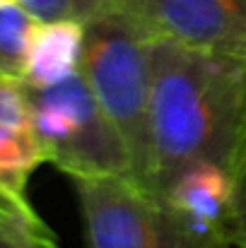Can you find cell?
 I'll use <instances>...</instances> for the list:
<instances>
[{
  "mask_svg": "<svg viewBox=\"0 0 246 248\" xmlns=\"http://www.w3.org/2000/svg\"><path fill=\"white\" fill-rule=\"evenodd\" d=\"M244 142L246 58L152 36L148 190L164 198L181 171L203 162L234 171Z\"/></svg>",
  "mask_w": 246,
  "mask_h": 248,
  "instance_id": "obj_1",
  "label": "cell"
},
{
  "mask_svg": "<svg viewBox=\"0 0 246 248\" xmlns=\"http://www.w3.org/2000/svg\"><path fill=\"white\" fill-rule=\"evenodd\" d=\"M150 41L143 22L118 5L84 22L80 68L128 147L133 181L145 190L150 178Z\"/></svg>",
  "mask_w": 246,
  "mask_h": 248,
  "instance_id": "obj_2",
  "label": "cell"
},
{
  "mask_svg": "<svg viewBox=\"0 0 246 248\" xmlns=\"http://www.w3.org/2000/svg\"><path fill=\"white\" fill-rule=\"evenodd\" d=\"M73 188L87 248H237L230 236L196 232L128 176H80Z\"/></svg>",
  "mask_w": 246,
  "mask_h": 248,
  "instance_id": "obj_3",
  "label": "cell"
},
{
  "mask_svg": "<svg viewBox=\"0 0 246 248\" xmlns=\"http://www.w3.org/2000/svg\"><path fill=\"white\" fill-rule=\"evenodd\" d=\"M29 99L34 130L56 169L70 178H133L128 147L101 111L82 70L53 87L29 89Z\"/></svg>",
  "mask_w": 246,
  "mask_h": 248,
  "instance_id": "obj_4",
  "label": "cell"
},
{
  "mask_svg": "<svg viewBox=\"0 0 246 248\" xmlns=\"http://www.w3.org/2000/svg\"><path fill=\"white\" fill-rule=\"evenodd\" d=\"M150 36L246 58V0H123Z\"/></svg>",
  "mask_w": 246,
  "mask_h": 248,
  "instance_id": "obj_5",
  "label": "cell"
},
{
  "mask_svg": "<svg viewBox=\"0 0 246 248\" xmlns=\"http://www.w3.org/2000/svg\"><path fill=\"white\" fill-rule=\"evenodd\" d=\"M232 171L213 162H203L181 171L162 200L196 232L232 239Z\"/></svg>",
  "mask_w": 246,
  "mask_h": 248,
  "instance_id": "obj_6",
  "label": "cell"
},
{
  "mask_svg": "<svg viewBox=\"0 0 246 248\" xmlns=\"http://www.w3.org/2000/svg\"><path fill=\"white\" fill-rule=\"evenodd\" d=\"M84 53V24L78 19H51L36 24L29 44L22 82L46 89L80 73Z\"/></svg>",
  "mask_w": 246,
  "mask_h": 248,
  "instance_id": "obj_7",
  "label": "cell"
},
{
  "mask_svg": "<svg viewBox=\"0 0 246 248\" xmlns=\"http://www.w3.org/2000/svg\"><path fill=\"white\" fill-rule=\"evenodd\" d=\"M49 162L46 150L32 123L0 121V183L27 193V183L39 166Z\"/></svg>",
  "mask_w": 246,
  "mask_h": 248,
  "instance_id": "obj_8",
  "label": "cell"
},
{
  "mask_svg": "<svg viewBox=\"0 0 246 248\" xmlns=\"http://www.w3.org/2000/svg\"><path fill=\"white\" fill-rule=\"evenodd\" d=\"M39 19L19 2L0 5V78L22 80Z\"/></svg>",
  "mask_w": 246,
  "mask_h": 248,
  "instance_id": "obj_9",
  "label": "cell"
},
{
  "mask_svg": "<svg viewBox=\"0 0 246 248\" xmlns=\"http://www.w3.org/2000/svg\"><path fill=\"white\" fill-rule=\"evenodd\" d=\"M19 5L41 22L78 19L84 24L92 17L123 5V0H19Z\"/></svg>",
  "mask_w": 246,
  "mask_h": 248,
  "instance_id": "obj_10",
  "label": "cell"
},
{
  "mask_svg": "<svg viewBox=\"0 0 246 248\" xmlns=\"http://www.w3.org/2000/svg\"><path fill=\"white\" fill-rule=\"evenodd\" d=\"M0 248H58V239L34 210L0 222Z\"/></svg>",
  "mask_w": 246,
  "mask_h": 248,
  "instance_id": "obj_11",
  "label": "cell"
},
{
  "mask_svg": "<svg viewBox=\"0 0 246 248\" xmlns=\"http://www.w3.org/2000/svg\"><path fill=\"white\" fill-rule=\"evenodd\" d=\"M234 195H232V239L237 248H246V142L232 171Z\"/></svg>",
  "mask_w": 246,
  "mask_h": 248,
  "instance_id": "obj_12",
  "label": "cell"
},
{
  "mask_svg": "<svg viewBox=\"0 0 246 248\" xmlns=\"http://www.w3.org/2000/svg\"><path fill=\"white\" fill-rule=\"evenodd\" d=\"M29 212H34V207H32L27 193L12 190V188L0 183V222L12 219V217H22Z\"/></svg>",
  "mask_w": 246,
  "mask_h": 248,
  "instance_id": "obj_13",
  "label": "cell"
},
{
  "mask_svg": "<svg viewBox=\"0 0 246 248\" xmlns=\"http://www.w3.org/2000/svg\"><path fill=\"white\" fill-rule=\"evenodd\" d=\"M15 2H19V0H0V5H15Z\"/></svg>",
  "mask_w": 246,
  "mask_h": 248,
  "instance_id": "obj_14",
  "label": "cell"
}]
</instances>
